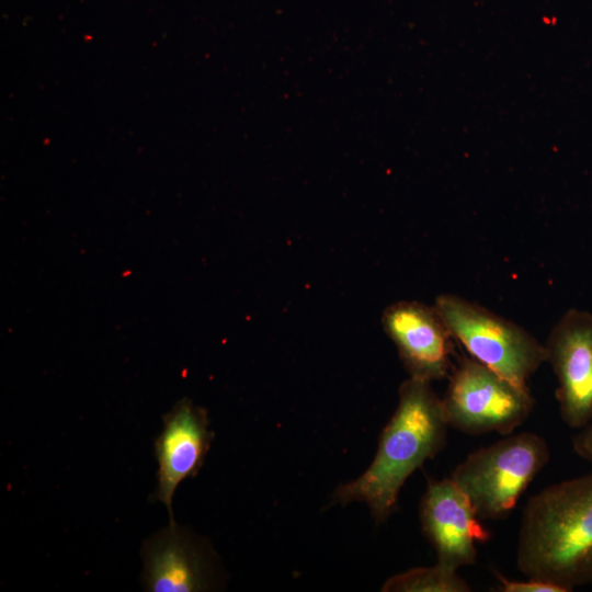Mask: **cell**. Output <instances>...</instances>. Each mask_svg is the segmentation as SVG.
Returning a JSON list of instances; mask_svg holds the SVG:
<instances>
[{"label":"cell","mask_w":592,"mask_h":592,"mask_svg":"<svg viewBox=\"0 0 592 592\" xmlns=\"http://www.w3.org/2000/svg\"><path fill=\"white\" fill-rule=\"evenodd\" d=\"M516 566L567 592L592 583V473L547 486L523 510Z\"/></svg>","instance_id":"2"},{"label":"cell","mask_w":592,"mask_h":592,"mask_svg":"<svg viewBox=\"0 0 592 592\" xmlns=\"http://www.w3.org/2000/svg\"><path fill=\"white\" fill-rule=\"evenodd\" d=\"M419 515L422 531L435 550L436 562L452 570L475 563L477 544L491 537L451 477L428 485Z\"/></svg>","instance_id":"7"},{"label":"cell","mask_w":592,"mask_h":592,"mask_svg":"<svg viewBox=\"0 0 592 592\" xmlns=\"http://www.w3.org/2000/svg\"><path fill=\"white\" fill-rule=\"evenodd\" d=\"M549 459L550 449L543 436L521 432L470 453L449 477L480 520H501L512 512Z\"/></svg>","instance_id":"3"},{"label":"cell","mask_w":592,"mask_h":592,"mask_svg":"<svg viewBox=\"0 0 592 592\" xmlns=\"http://www.w3.org/2000/svg\"><path fill=\"white\" fill-rule=\"evenodd\" d=\"M545 348L557 379L560 418L580 430L592 421V312L568 310L551 329Z\"/></svg>","instance_id":"6"},{"label":"cell","mask_w":592,"mask_h":592,"mask_svg":"<svg viewBox=\"0 0 592 592\" xmlns=\"http://www.w3.org/2000/svg\"><path fill=\"white\" fill-rule=\"evenodd\" d=\"M572 449L579 457L592 464V421L578 430L572 437Z\"/></svg>","instance_id":"13"},{"label":"cell","mask_w":592,"mask_h":592,"mask_svg":"<svg viewBox=\"0 0 592 592\" xmlns=\"http://www.w3.org/2000/svg\"><path fill=\"white\" fill-rule=\"evenodd\" d=\"M447 421L442 398L430 382L409 377L399 387V400L379 437L367 469L341 485L335 502L365 503L375 521H386L397 508L406 480L446 445Z\"/></svg>","instance_id":"1"},{"label":"cell","mask_w":592,"mask_h":592,"mask_svg":"<svg viewBox=\"0 0 592 592\" xmlns=\"http://www.w3.org/2000/svg\"><path fill=\"white\" fill-rule=\"evenodd\" d=\"M442 405L448 426L469 435L511 434L530 417L534 398L527 386L501 376L474 357L452 368Z\"/></svg>","instance_id":"5"},{"label":"cell","mask_w":592,"mask_h":592,"mask_svg":"<svg viewBox=\"0 0 592 592\" xmlns=\"http://www.w3.org/2000/svg\"><path fill=\"white\" fill-rule=\"evenodd\" d=\"M382 325L409 377L430 383L448 377L453 337L434 306L394 303L384 310Z\"/></svg>","instance_id":"8"},{"label":"cell","mask_w":592,"mask_h":592,"mask_svg":"<svg viewBox=\"0 0 592 592\" xmlns=\"http://www.w3.org/2000/svg\"><path fill=\"white\" fill-rule=\"evenodd\" d=\"M213 436L206 410L189 398L178 401L163 417L162 431L155 443L158 473L152 499L166 505L170 523H175L173 494L183 480L198 473Z\"/></svg>","instance_id":"9"},{"label":"cell","mask_w":592,"mask_h":592,"mask_svg":"<svg viewBox=\"0 0 592 592\" xmlns=\"http://www.w3.org/2000/svg\"><path fill=\"white\" fill-rule=\"evenodd\" d=\"M494 576L500 592H567L563 588L546 581L531 578L524 581L511 580L498 571H494Z\"/></svg>","instance_id":"12"},{"label":"cell","mask_w":592,"mask_h":592,"mask_svg":"<svg viewBox=\"0 0 592 592\" xmlns=\"http://www.w3.org/2000/svg\"><path fill=\"white\" fill-rule=\"evenodd\" d=\"M143 585L151 592H196L214 587V556L187 530L170 523L143 546Z\"/></svg>","instance_id":"10"},{"label":"cell","mask_w":592,"mask_h":592,"mask_svg":"<svg viewBox=\"0 0 592 592\" xmlns=\"http://www.w3.org/2000/svg\"><path fill=\"white\" fill-rule=\"evenodd\" d=\"M384 592H469L468 582L456 570L440 563L418 567L397 573L386 580Z\"/></svg>","instance_id":"11"},{"label":"cell","mask_w":592,"mask_h":592,"mask_svg":"<svg viewBox=\"0 0 592 592\" xmlns=\"http://www.w3.org/2000/svg\"><path fill=\"white\" fill-rule=\"evenodd\" d=\"M434 307L453 339L471 357L511 382L527 386L547 362L545 344L521 326L455 294H442Z\"/></svg>","instance_id":"4"}]
</instances>
